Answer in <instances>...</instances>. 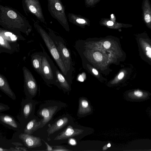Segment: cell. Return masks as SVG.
Listing matches in <instances>:
<instances>
[{
	"label": "cell",
	"instance_id": "cell-17",
	"mask_svg": "<svg viewBox=\"0 0 151 151\" xmlns=\"http://www.w3.org/2000/svg\"><path fill=\"white\" fill-rule=\"evenodd\" d=\"M0 35L8 41L9 42L16 41L19 40V38H18L16 35L9 32H1Z\"/></svg>",
	"mask_w": 151,
	"mask_h": 151
},
{
	"label": "cell",
	"instance_id": "cell-28",
	"mask_svg": "<svg viewBox=\"0 0 151 151\" xmlns=\"http://www.w3.org/2000/svg\"><path fill=\"white\" fill-rule=\"evenodd\" d=\"M69 143L72 145H74L76 144V142L75 139L70 138L68 141Z\"/></svg>",
	"mask_w": 151,
	"mask_h": 151
},
{
	"label": "cell",
	"instance_id": "cell-21",
	"mask_svg": "<svg viewBox=\"0 0 151 151\" xmlns=\"http://www.w3.org/2000/svg\"><path fill=\"white\" fill-rule=\"evenodd\" d=\"M94 59L97 61H101L103 59V56L102 54L99 52H94L93 54Z\"/></svg>",
	"mask_w": 151,
	"mask_h": 151
},
{
	"label": "cell",
	"instance_id": "cell-8",
	"mask_svg": "<svg viewBox=\"0 0 151 151\" xmlns=\"http://www.w3.org/2000/svg\"><path fill=\"white\" fill-rule=\"evenodd\" d=\"M69 122L67 117H64L56 121L49 127L47 130L48 135L51 134L66 126Z\"/></svg>",
	"mask_w": 151,
	"mask_h": 151
},
{
	"label": "cell",
	"instance_id": "cell-1",
	"mask_svg": "<svg viewBox=\"0 0 151 151\" xmlns=\"http://www.w3.org/2000/svg\"><path fill=\"white\" fill-rule=\"evenodd\" d=\"M55 67L53 61L43 50L40 75L47 84H55L58 81L55 72Z\"/></svg>",
	"mask_w": 151,
	"mask_h": 151
},
{
	"label": "cell",
	"instance_id": "cell-5",
	"mask_svg": "<svg viewBox=\"0 0 151 151\" xmlns=\"http://www.w3.org/2000/svg\"><path fill=\"white\" fill-rule=\"evenodd\" d=\"M24 145L29 148H35L42 145L41 139L38 137H35L30 134L22 133L19 136Z\"/></svg>",
	"mask_w": 151,
	"mask_h": 151
},
{
	"label": "cell",
	"instance_id": "cell-30",
	"mask_svg": "<svg viewBox=\"0 0 151 151\" xmlns=\"http://www.w3.org/2000/svg\"><path fill=\"white\" fill-rule=\"evenodd\" d=\"M43 141L45 143V144L46 145V146H47V150H46L47 151H53V148L52 147L50 146L47 142H46L44 140H43Z\"/></svg>",
	"mask_w": 151,
	"mask_h": 151
},
{
	"label": "cell",
	"instance_id": "cell-7",
	"mask_svg": "<svg viewBox=\"0 0 151 151\" xmlns=\"http://www.w3.org/2000/svg\"><path fill=\"white\" fill-rule=\"evenodd\" d=\"M142 8L144 22L151 28V4L149 0H143Z\"/></svg>",
	"mask_w": 151,
	"mask_h": 151
},
{
	"label": "cell",
	"instance_id": "cell-6",
	"mask_svg": "<svg viewBox=\"0 0 151 151\" xmlns=\"http://www.w3.org/2000/svg\"><path fill=\"white\" fill-rule=\"evenodd\" d=\"M83 130L69 125L54 139L55 140L65 139L81 134Z\"/></svg>",
	"mask_w": 151,
	"mask_h": 151
},
{
	"label": "cell",
	"instance_id": "cell-33",
	"mask_svg": "<svg viewBox=\"0 0 151 151\" xmlns=\"http://www.w3.org/2000/svg\"><path fill=\"white\" fill-rule=\"evenodd\" d=\"M108 147L107 146V145H104L102 148V150H107L108 148Z\"/></svg>",
	"mask_w": 151,
	"mask_h": 151
},
{
	"label": "cell",
	"instance_id": "cell-14",
	"mask_svg": "<svg viewBox=\"0 0 151 151\" xmlns=\"http://www.w3.org/2000/svg\"><path fill=\"white\" fill-rule=\"evenodd\" d=\"M91 111V108L89 103L85 99H81L80 100L79 113L81 114H85Z\"/></svg>",
	"mask_w": 151,
	"mask_h": 151
},
{
	"label": "cell",
	"instance_id": "cell-26",
	"mask_svg": "<svg viewBox=\"0 0 151 151\" xmlns=\"http://www.w3.org/2000/svg\"><path fill=\"white\" fill-rule=\"evenodd\" d=\"M55 7L56 9L58 11H60L62 9V6L59 2H57L55 3Z\"/></svg>",
	"mask_w": 151,
	"mask_h": 151
},
{
	"label": "cell",
	"instance_id": "cell-15",
	"mask_svg": "<svg viewBox=\"0 0 151 151\" xmlns=\"http://www.w3.org/2000/svg\"><path fill=\"white\" fill-rule=\"evenodd\" d=\"M148 96L142 91L137 90L130 93L128 96L129 98L132 100L137 101L146 99Z\"/></svg>",
	"mask_w": 151,
	"mask_h": 151
},
{
	"label": "cell",
	"instance_id": "cell-31",
	"mask_svg": "<svg viewBox=\"0 0 151 151\" xmlns=\"http://www.w3.org/2000/svg\"><path fill=\"white\" fill-rule=\"evenodd\" d=\"M124 76V73L122 72H120L118 76V78L119 80L122 79Z\"/></svg>",
	"mask_w": 151,
	"mask_h": 151
},
{
	"label": "cell",
	"instance_id": "cell-3",
	"mask_svg": "<svg viewBox=\"0 0 151 151\" xmlns=\"http://www.w3.org/2000/svg\"><path fill=\"white\" fill-rule=\"evenodd\" d=\"M24 89L26 92L32 96H35L37 91V85L36 81L30 70L26 67L22 68Z\"/></svg>",
	"mask_w": 151,
	"mask_h": 151
},
{
	"label": "cell",
	"instance_id": "cell-24",
	"mask_svg": "<svg viewBox=\"0 0 151 151\" xmlns=\"http://www.w3.org/2000/svg\"><path fill=\"white\" fill-rule=\"evenodd\" d=\"M146 54L149 58H151V48L149 47H147L146 48Z\"/></svg>",
	"mask_w": 151,
	"mask_h": 151
},
{
	"label": "cell",
	"instance_id": "cell-11",
	"mask_svg": "<svg viewBox=\"0 0 151 151\" xmlns=\"http://www.w3.org/2000/svg\"><path fill=\"white\" fill-rule=\"evenodd\" d=\"M42 52H36L31 55V60L32 66L35 70L39 75L41 67Z\"/></svg>",
	"mask_w": 151,
	"mask_h": 151
},
{
	"label": "cell",
	"instance_id": "cell-34",
	"mask_svg": "<svg viewBox=\"0 0 151 151\" xmlns=\"http://www.w3.org/2000/svg\"><path fill=\"white\" fill-rule=\"evenodd\" d=\"M79 80L81 81H84L83 78H82V77L80 76L78 78Z\"/></svg>",
	"mask_w": 151,
	"mask_h": 151
},
{
	"label": "cell",
	"instance_id": "cell-2",
	"mask_svg": "<svg viewBox=\"0 0 151 151\" xmlns=\"http://www.w3.org/2000/svg\"><path fill=\"white\" fill-rule=\"evenodd\" d=\"M40 34L52 56L64 74L66 69L61 60L59 51L53 40L50 36L42 30L40 31Z\"/></svg>",
	"mask_w": 151,
	"mask_h": 151
},
{
	"label": "cell",
	"instance_id": "cell-20",
	"mask_svg": "<svg viewBox=\"0 0 151 151\" xmlns=\"http://www.w3.org/2000/svg\"><path fill=\"white\" fill-rule=\"evenodd\" d=\"M101 0H84L85 5L86 7L94 6Z\"/></svg>",
	"mask_w": 151,
	"mask_h": 151
},
{
	"label": "cell",
	"instance_id": "cell-16",
	"mask_svg": "<svg viewBox=\"0 0 151 151\" xmlns=\"http://www.w3.org/2000/svg\"><path fill=\"white\" fill-rule=\"evenodd\" d=\"M55 70L57 79L60 86L66 89H68L69 87L68 83L64 77L60 73L56 66Z\"/></svg>",
	"mask_w": 151,
	"mask_h": 151
},
{
	"label": "cell",
	"instance_id": "cell-4",
	"mask_svg": "<svg viewBox=\"0 0 151 151\" xmlns=\"http://www.w3.org/2000/svg\"><path fill=\"white\" fill-rule=\"evenodd\" d=\"M58 109V107L56 106H49L43 107L39 111L38 114L43 118L41 120V124L39 128L43 127L50 120Z\"/></svg>",
	"mask_w": 151,
	"mask_h": 151
},
{
	"label": "cell",
	"instance_id": "cell-23",
	"mask_svg": "<svg viewBox=\"0 0 151 151\" xmlns=\"http://www.w3.org/2000/svg\"><path fill=\"white\" fill-rule=\"evenodd\" d=\"M53 151L67 150H68L64 147L60 146H55L53 147Z\"/></svg>",
	"mask_w": 151,
	"mask_h": 151
},
{
	"label": "cell",
	"instance_id": "cell-32",
	"mask_svg": "<svg viewBox=\"0 0 151 151\" xmlns=\"http://www.w3.org/2000/svg\"><path fill=\"white\" fill-rule=\"evenodd\" d=\"M92 72L95 75H97L98 74V71L95 69H93Z\"/></svg>",
	"mask_w": 151,
	"mask_h": 151
},
{
	"label": "cell",
	"instance_id": "cell-10",
	"mask_svg": "<svg viewBox=\"0 0 151 151\" xmlns=\"http://www.w3.org/2000/svg\"><path fill=\"white\" fill-rule=\"evenodd\" d=\"M68 17L70 22L79 26H83L90 24V21L88 19L80 15L70 13Z\"/></svg>",
	"mask_w": 151,
	"mask_h": 151
},
{
	"label": "cell",
	"instance_id": "cell-22",
	"mask_svg": "<svg viewBox=\"0 0 151 151\" xmlns=\"http://www.w3.org/2000/svg\"><path fill=\"white\" fill-rule=\"evenodd\" d=\"M7 14L8 16L12 19H14L17 17V14L14 11L12 10L9 11L8 12Z\"/></svg>",
	"mask_w": 151,
	"mask_h": 151
},
{
	"label": "cell",
	"instance_id": "cell-13",
	"mask_svg": "<svg viewBox=\"0 0 151 151\" xmlns=\"http://www.w3.org/2000/svg\"><path fill=\"white\" fill-rule=\"evenodd\" d=\"M0 120L5 124L9 126L10 127L17 128L18 125L14 118L8 115H2L0 116Z\"/></svg>",
	"mask_w": 151,
	"mask_h": 151
},
{
	"label": "cell",
	"instance_id": "cell-29",
	"mask_svg": "<svg viewBox=\"0 0 151 151\" xmlns=\"http://www.w3.org/2000/svg\"><path fill=\"white\" fill-rule=\"evenodd\" d=\"M29 8L30 11L33 13H35L37 12L36 9L35 7L33 5H30L29 6Z\"/></svg>",
	"mask_w": 151,
	"mask_h": 151
},
{
	"label": "cell",
	"instance_id": "cell-9",
	"mask_svg": "<svg viewBox=\"0 0 151 151\" xmlns=\"http://www.w3.org/2000/svg\"><path fill=\"white\" fill-rule=\"evenodd\" d=\"M0 89L12 99L15 100L16 96L9 86L5 77L0 74Z\"/></svg>",
	"mask_w": 151,
	"mask_h": 151
},
{
	"label": "cell",
	"instance_id": "cell-25",
	"mask_svg": "<svg viewBox=\"0 0 151 151\" xmlns=\"http://www.w3.org/2000/svg\"><path fill=\"white\" fill-rule=\"evenodd\" d=\"M8 107L7 106L5 105H4L3 104H0V112L1 111H4L5 110H7L9 109V108H7Z\"/></svg>",
	"mask_w": 151,
	"mask_h": 151
},
{
	"label": "cell",
	"instance_id": "cell-12",
	"mask_svg": "<svg viewBox=\"0 0 151 151\" xmlns=\"http://www.w3.org/2000/svg\"><path fill=\"white\" fill-rule=\"evenodd\" d=\"M41 124V120L37 121L35 119L30 121L27 124L24 129V133L31 134L39 128Z\"/></svg>",
	"mask_w": 151,
	"mask_h": 151
},
{
	"label": "cell",
	"instance_id": "cell-19",
	"mask_svg": "<svg viewBox=\"0 0 151 151\" xmlns=\"http://www.w3.org/2000/svg\"><path fill=\"white\" fill-rule=\"evenodd\" d=\"M9 42L0 35V47H2L12 51V47Z\"/></svg>",
	"mask_w": 151,
	"mask_h": 151
},
{
	"label": "cell",
	"instance_id": "cell-18",
	"mask_svg": "<svg viewBox=\"0 0 151 151\" xmlns=\"http://www.w3.org/2000/svg\"><path fill=\"white\" fill-rule=\"evenodd\" d=\"M33 107V104L31 102H29L24 105L23 112L25 118H27L30 114L32 111Z\"/></svg>",
	"mask_w": 151,
	"mask_h": 151
},
{
	"label": "cell",
	"instance_id": "cell-27",
	"mask_svg": "<svg viewBox=\"0 0 151 151\" xmlns=\"http://www.w3.org/2000/svg\"><path fill=\"white\" fill-rule=\"evenodd\" d=\"M103 46L106 49H108L110 47L111 43L109 41H106L104 42L103 44Z\"/></svg>",
	"mask_w": 151,
	"mask_h": 151
},
{
	"label": "cell",
	"instance_id": "cell-35",
	"mask_svg": "<svg viewBox=\"0 0 151 151\" xmlns=\"http://www.w3.org/2000/svg\"><path fill=\"white\" fill-rule=\"evenodd\" d=\"M107 145V146L108 147H110L111 146V144L110 143H108Z\"/></svg>",
	"mask_w": 151,
	"mask_h": 151
}]
</instances>
